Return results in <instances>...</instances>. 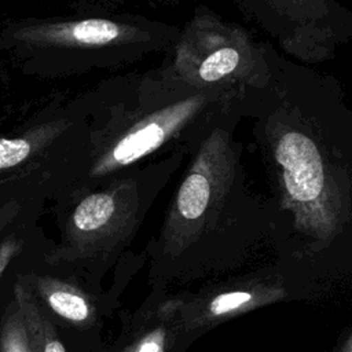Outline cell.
<instances>
[{
	"instance_id": "1",
	"label": "cell",
	"mask_w": 352,
	"mask_h": 352,
	"mask_svg": "<svg viewBox=\"0 0 352 352\" xmlns=\"http://www.w3.org/2000/svg\"><path fill=\"white\" fill-rule=\"evenodd\" d=\"M274 239L318 253L352 241V107L330 74L271 51L268 82L245 94Z\"/></svg>"
},
{
	"instance_id": "2",
	"label": "cell",
	"mask_w": 352,
	"mask_h": 352,
	"mask_svg": "<svg viewBox=\"0 0 352 352\" xmlns=\"http://www.w3.org/2000/svg\"><path fill=\"white\" fill-rule=\"evenodd\" d=\"M245 95L188 85L165 60L106 81L87 117L34 170L51 206L173 151L197 150L208 132L241 109Z\"/></svg>"
},
{
	"instance_id": "3",
	"label": "cell",
	"mask_w": 352,
	"mask_h": 352,
	"mask_svg": "<svg viewBox=\"0 0 352 352\" xmlns=\"http://www.w3.org/2000/svg\"><path fill=\"white\" fill-rule=\"evenodd\" d=\"M241 109L219 121L188 157L158 235L146 248L148 283L168 286L176 278L238 257L263 238L274 239L264 197L250 188L236 136Z\"/></svg>"
},
{
	"instance_id": "4",
	"label": "cell",
	"mask_w": 352,
	"mask_h": 352,
	"mask_svg": "<svg viewBox=\"0 0 352 352\" xmlns=\"http://www.w3.org/2000/svg\"><path fill=\"white\" fill-rule=\"evenodd\" d=\"M188 157L187 151L165 154L51 206L59 239L44 267L102 290L103 279L129 252L154 201Z\"/></svg>"
},
{
	"instance_id": "5",
	"label": "cell",
	"mask_w": 352,
	"mask_h": 352,
	"mask_svg": "<svg viewBox=\"0 0 352 352\" xmlns=\"http://www.w3.org/2000/svg\"><path fill=\"white\" fill-rule=\"evenodd\" d=\"M179 33L180 26L133 14L29 18L1 28L0 51L11 54L26 73L55 77L168 54Z\"/></svg>"
},
{
	"instance_id": "6",
	"label": "cell",
	"mask_w": 352,
	"mask_h": 352,
	"mask_svg": "<svg viewBox=\"0 0 352 352\" xmlns=\"http://www.w3.org/2000/svg\"><path fill=\"white\" fill-rule=\"evenodd\" d=\"M272 47L254 38L242 25L199 4L180 28L165 60L194 88L245 95L268 82Z\"/></svg>"
},
{
	"instance_id": "7",
	"label": "cell",
	"mask_w": 352,
	"mask_h": 352,
	"mask_svg": "<svg viewBox=\"0 0 352 352\" xmlns=\"http://www.w3.org/2000/svg\"><path fill=\"white\" fill-rule=\"evenodd\" d=\"M293 60L322 63L352 41V11L337 0H231Z\"/></svg>"
},
{
	"instance_id": "8",
	"label": "cell",
	"mask_w": 352,
	"mask_h": 352,
	"mask_svg": "<svg viewBox=\"0 0 352 352\" xmlns=\"http://www.w3.org/2000/svg\"><path fill=\"white\" fill-rule=\"evenodd\" d=\"M146 260L144 253H125L113 268L111 286L102 290H92L44 265L18 275L23 278L62 340L89 338L103 333L104 322L120 309L126 286Z\"/></svg>"
},
{
	"instance_id": "9",
	"label": "cell",
	"mask_w": 352,
	"mask_h": 352,
	"mask_svg": "<svg viewBox=\"0 0 352 352\" xmlns=\"http://www.w3.org/2000/svg\"><path fill=\"white\" fill-rule=\"evenodd\" d=\"M290 296L285 276L272 268L228 278L195 292L169 294L186 334L195 341L223 322Z\"/></svg>"
},
{
	"instance_id": "10",
	"label": "cell",
	"mask_w": 352,
	"mask_h": 352,
	"mask_svg": "<svg viewBox=\"0 0 352 352\" xmlns=\"http://www.w3.org/2000/svg\"><path fill=\"white\" fill-rule=\"evenodd\" d=\"M120 329L111 340L103 336L62 340L67 352H186L194 342L170 305L168 286L151 285L133 311L118 314Z\"/></svg>"
},
{
	"instance_id": "11",
	"label": "cell",
	"mask_w": 352,
	"mask_h": 352,
	"mask_svg": "<svg viewBox=\"0 0 352 352\" xmlns=\"http://www.w3.org/2000/svg\"><path fill=\"white\" fill-rule=\"evenodd\" d=\"M87 117V103H72L40 117L19 133L0 136V177L38 168Z\"/></svg>"
},
{
	"instance_id": "12",
	"label": "cell",
	"mask_w": 352,
	"mask_h": 352,
	"mask_svg": "<svg viewBox=\"0 0 352 352\" xmlns=\"http://www.w3.org/2000/svg\"><path fill=\"white\" fill-rule=\"evenodd\" d=\"M44 210L45 206L32 210L0 235V282L44 265L45 256L55 243L38 224Z\"/></svg>"
},
{
	"instance_id": "13",
	"label": "cell",
	"mask_w": 352,
	"mask_h": 352,
	"mask_svg": "<svg viewBox=\"0 0 352 352\" xmlns=\"http://www.w3.org/2000/svg\"><path fill=\"white\" fill-rule=\"evenodd\" d=\"M45 204L34 170L0 177V235Z\"/></svg>"
},
{
	"instance_id": "14",
	"label": "cell",
	"mask_w": 352,
	"mask_h": 352,
	"mask_svg": "<svg viewBox=\"0 0 352 352\" xmlns=\"http://www.w3.org/2000/svg\"><path fill=\"white\" fill-rule=\"evenodd\" d=\"M14 294L23 315L32 352H67L56 327L41 311L21 275L15 278Z\"/></svg>"
},
{
	"instance_id": "15",
	"label": "cell",
	"mask_w": 352,
	"mask_h": 352,
	"mask_svg": "<svg viewBox=\"0 0 352 352\" xmlns=\"http://www.w3.org/2000/svg\"><path fill=\"white\" fill-rule=\"evenodd\" d=\"M0 352H32L26 324L14 287L0 309Z\"/></svg>"
},
{
	"instance_id": "16",
	"label": "cell",
	"mask_w": 352,
	"mask_h": 352,
	"mask_svg": "<svg viewBox=\"0 0 352 352\" xmlns=\"http://www.w3.org/2000/svg\"><path fill=\"white\" fill-rule=\"evenodd\" d=\"M15 278H16V275L8 276V278H6V279H3V280L0 282V309H1V305H3V302H4V300H6V297L8 296V293H10V292L12 290V287H14Z\"/></svg>"
},
{
	"instance_id": "17",
	"label": "cell",
	"mask_w": 352,
	"mask_h": 352,
	"mask_svg": "<svg viewBox=\"0 0 352 352\" xmlns=\"http://www.w3.org/2000/svg\"><path fill=\"white\" fill-rule=\"evenodd\" d=\"M337 352H352V331L349 333V336L342 341V344L340 345Z\"/></svg>"
},
{
	"instance_id": "18",
	"label": "cell",
	"mask_w": 352,
	"mask_h": 352,
	"mask_svg": "<svg viewBox=\"0 0 352 352\" xmlns=\"http://www.w3.org/2000/svg\"><path fill=\"white\" fill-rule=\"evenodd\" d=\"M111 1H146V3H169L170 0H111Z\"/></svg>"
}]
</instances>
